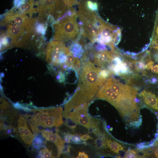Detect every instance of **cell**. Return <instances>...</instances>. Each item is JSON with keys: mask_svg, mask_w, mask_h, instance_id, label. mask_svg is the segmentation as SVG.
I'll return each instance as SVG.
<instances>
[{"mask_svg": "<svg viewBox=\"0 0 158 158\" xmlns=\"http://www.w3.org/2000/svg\"><path fill=\"white\" fill-rule=\"evenodd\" d=\"M101 69L95 66L90 60L83 63L76 90L66 104L63 116L68 117L76 106L87 102L93 97L102 85L99 78Z\"/></svg>", "mask_w": 158, "mask_h": 158, "instance_id": "6da1fadb", "label": "cell"}, {"mask_svg": "<svg viewBox=\"0 0 158 158\" xmlns=\"http://www.w3.org/2000/svg\"><path fill=\"white\" fill-rule=\"evenodd\" d=\"M78 15L80 20V32L83 36L87 38L92 43L96 42L99 30L95 12L88 9L82 4L79 6Z\"/></svg>", "mask_w": 158, "mask_h": 158, "instance_id": "7a4b0ae2", "label": "cell"}, {"mask_svg": "<svg viewBox=\"0 0 158 158\" xmlns=\"http://www.w3.org/2000/svg\"><path fill=\"white\" fill-rule=\"evenodd\" d=\"M78 14L60 19L53 24L54 40L62 42L74 40L79 36L80 30L77 21Z\"/></svg>", "mask_w": 158, "mask_h": 158, "instance_id": "3957f363", "label": "cell"}, {"mask_svg": "<svg viewBox=\"0 0 158 158\" xmlns=\"http://www.w3.org/2000/svg\"><path fill=\"white\" fill-rule=\"evenodd\" d=\"M70 50L66 47L63 42L53 40L48 44L47 49V58L48 62L55 66L64 64L66 55Z\"/></svg>", "mask_w": 158, "mask_h": 158, "instance_id": "277c9868", "label": "cell"}, {"mask_svg": "<svg viewBox=\"0 0 158 158\" xmlns=\"http://www.w3.org/2000/svg\"><path fill=\"white\" fill-rule=\"evenodd\" d=\"M6 25V36L11 39V43L15 46H22L28 41L33 34L25 29L10 23L1 24Z\"/></svg>", "mask_w": 158, "mask_h": 158, "instance_id": "5b68a950", "label": "cell"}, {"mask_svg": "<svg viewBox=\"0 0 158 158\" xmlns=\"http://www.w3.org/2000/svg\"><path fill=\"white\" fill-rule=\"evenodd\" d=\"M36 19L29 17L23 14H17L13 15L6 16L2 21L1 24L10 23L16 25L34 33L35 32Z\"/></svg>", "mask_w": 158, "mask_h": 158, "instance_id": "8992f818", "label": "cell"}, {"mask_svg": "<svg viewBox=\"0 0 158 158\" xmlns=\"http://www.w3.org/2000/svg\"><path fill=\"white\" fill-rule=\"evenodd\" d=\"M138 95L144 107L158 113V93L149 89H145Z\"/></svg>", "mask_w": 158, "mask_h": 158, "instance_id": "52a82bcc", "label": "cell"}, {"mask_svg": "<svg viewBox=\"0 0 158 158\" xmlns=\"http://www.w3.org/2000/svg\"><path fill=\"white\" fill-rule=\"evenodd\" d=\"M88 108L74 110L69 113L68 118L75 124L80 125L89 129L91 119L88 113Z\"/></svg>", "mask_w": 158, "mask_h": 158, "instance_id": "ba28073f", "label": "cell"}, {"mask_svg": "<svg viewBox=\"0 0 158 158\" xmlns=\"http://www.w3.org/2000/svg\"><path fill=\"white\" fill-rule=\"evenodd\" d=\"M115 56L111 52L107 50L97 51L94 54L93 61L99 68L104 69L111 64Z\"/></svg>", "mask_w": 158, "mask_h": 158, "instance_id": "9c48e42d", "label": "cell"}, {"mask_svg": "<svg viewBox=\"0 0 158 158\" xmlns=\"http://www.w3.org/2000/svg\"><path fill=\"white\" fill-rule=\"evenodd\" d=\"M62 108L61 107L51 108L49 117L45 122L43 127H58L63 123L62 118Z\"/></svg>", "mask_w": 158, "mask_h": 158, "instance_id": "30bf717a", "label": "cell"}, {"mask_svg": "<svg viewBox=\"0 0 158 158\" xmlns=\"http://www.w3.org/2000/svg\"><path fill=\"white\" fill-rule=\"evenodd\" d=\"M58 0H44L37 6V11L40 18H45L54 16V12Z\"/></svg>", "mask_w": 158, "mask_h": 158, "instance_id": "8fae6325", "label": "cell"}, {"mask_svg": "<svg viewBox=\"0 0 158 158\" xmlns=\"http://www.w3.org/2000/svg\"><path fill=\"white\" fill-rule=\"evenodd\" d=\"M40 131L44 138L54 143L57 146L58 149L57 157H59L64 149V141L58 134L54 133L52 131L44 130H42Z\"/></svg>", "mask_w": 158, "mask_h": 158, "instance_id": "7c38bea8", "label": "cell"}, {"mask_svg": "<svg viewBox=\"0 0 158 158\" xmlns=\"http://www.w3.org/2000/svg\"><path fill=\"white\" fill-rule=\"evenodd\" d=\"M97 20L99 30L98 36L102 37L113 36L114 38L115 27L106 23L97 15Z\"/></svg>", "mask_w": 158, "mask_h": 158, "instance_id": "4fadbf2b", "label": "cell"}, {"mask_svg": "<svg viewBox=\"0 0 158 158\" xmlns=\"http://www.w3.org/2000/svg\"><path fill=\"white\" fill-rule=\"evenodd\" d=\"M108 147L111 151L116 154H119L120 152H125V145L123 143L108 138L107 140Z\"/></svg>", "mask_w": 158, "mask_h": 158, "instance_id": "5bb4252c", "label": "cell"}, {"mask_svg": "<svg viewBox=\"0 0 158 158\" xmlns=\"http://www.w3.org/2000/svg\"><path fill=\"white\" fill-rule=\"evenodd\" d=\"M69 49L74 56L75 57L80 56L83 52L82 46L77 43L73 44Z\"/></svg>", "mask_w": 158, "mask_h": 158, "instance_id": "9a60e30c", "label": "cell"}, {"mask_svg": "<svg viewBox=\"0 0 158 158\" xmlns=\"http://www.w3.org/2000/svg\"><path fill=\"white\" fill-rule=\"evenodd\" d=\"M85 6L86 8L90 11L94 12L98 11V5L96 2L88 0L86 2Z\"/></svg>", "mask_w": 158, "mask_h": 158, "instance_id": "2e32d148", "label": "cell"}, {"mask_svg": "<svg viewBox=\"0 0 158 158\" xmlns=\"http://www.w3.org/2000/svg\"><path fill=\"white\" fill-rule=\"evenodd\" d=\"M39 156L41 158H52V155L51 150H49L46 147L42 149L39 152Z\"/></svg>", "mask_w": 158, "mask_h": 158, "instance_id": "e0dca14e", "label": "cell"}, {"mask_svg": "<svg viewBox=\"0 0 158 158\" xmlns=\"http://www.w3.org/2000/svg\"><path fill=\"white\" fill-rule=\"evenodd\" d=\"M43 144V139L40 136H35L32 141V145L34 147L38 149L41 147Z\"/></svg>", "mask_w": 158, "mask_h": 158, "instance_id": "ac0fdd59", "label": "cell"}, {"mask_svg": "<svg viewBox=\"0 0 158 158\" xmlns=\"http://www.w3.org/2000/svg\"><path fill=\"white\" fill-rule=\"evenodd\" d=\"M124 158H138V152L137 150H128L123 156Z\"/></svg>", "mask_w": 158, "mask_h": 158, "instance_id": "d6986e66", "label": "cell"}, {"mask_svg": "<svg viewBox=\"0 0 158 158\" xmlns=\"http://www.w3.org/2000/svg\"><path fill=\"white\" fill-rule=\"evenodd\" d=\"M29 123L30 127L35 137L38 136L40 132L39 129L35 125H34L30 122H29Z\"/></svg>", "mask_w": 158, "mask_h": 158, "instance_id": "ffe728a7", "label": "cell"}, {"mask_svg": "<svg viewBox=\"0 0 158 158\" xmlns=\"http://www.w3.org/2000/svg\"><path fill=\"white\" fill-rule=\"evenodd\" d=\"M136 65L139 71H142L145 68V65L144 62L142 61L137 62Z\"/></svg>", "mask_w": 158, "mask_h": 158, "instance_id": "44dd1931", "label": "cell"}, {"mask_svg": "<svg viewBox=\"0 0 158 158\" xmlns=\"http://www.w3.org/2000/svg\"><path fill=\"white\" fill-rule=\"evenodd\" d=\"M80 137L78 134H74L72 135L71 140L75 143H78L81 140Z\"/></svg>", "mask_w": 158, "mask_h": 158, "instance_id": "7402d4cb", "label": "cell"}, {"mask_svg": "<svg viewBox=\"0 0 158 158\" xmlns=\"http://www.w3.org/2000/svg\"><path fill=\"white\" fill-rule=\"evenodd\" d=\"M148 70H150L152 73L158 75V65H152Z\"/></svg>", "mask_w": 158, "mask_h": 158, "instance_id": "603a6c76", "label": "cell"}, {"mask_svg": "<svg viewBox=\"0 0 158 158\" xmlns=\"http://www.w3.org/2000/svg\"><path fill=\"white\" fill-rule=\"evenodd\" d=\"M72 135H71L70 134L66 133L64 137V142H70V140L72 139Z\"/></svg>", "mask_w": 158, "mask_h": 158, "instance_id": "cb8c5ba5", "label": "cell"}, {"mask_svg": "<svg viewBox=\"0 0 158 158\" xmlns=\"http://www.w3.org/2000/svg\"><path fill=\"white\" fill-rule=\"evenodd\" d=\"M77 158H88V155L83 152H79Z\"/></svg>", "mask_w": 158, "mask_h": 158, "instance_id": "d4e9b609", "label": "cell"}, {"mask_svg": "<svg viewBox=\"0 0 158 158\" xmlns=\"http://www.w3.org/2000/svg\"><path fill=\"white\" fill-rule=\"evenodd\" d=\"M81 140L83 141H85L92 138L89 135L85 134L81 136Z\"/></svg>", "mask_w": 158, "mask_h": 158, "instance_id": "484cf974", "label": "cell"}, {"mask_svg": "<svg viewBox=\"0 0 158 158\" xmlns=\"http://www.w3.org/2000/svg\"><path fill=\"white\" fill-rule=\"evenodd\" d=\"M154 154L156 157L158 158V147L155 150L154 152Z\"/></svg>", "mask_w": 158, "mask_h": 158, "instance_id": "4316f807", "label": "cell"}, {"mask_svg": "<svg viewBox=\"0 0 158 158\" xmlns=\"http://www.w3.org/2000/svg\"><path fill=\"white\" fill-rule=\"evenodd\" d=\"M44 0H37V1L36 2V5L37 6L38 4L43 2Z\"/></svg>", "mask_w": 158, "mask_h": 158, "instance_id": "83f0119b", "label": "cell"}, {"mask_svg": "<svg viewBox=\"0 0 158 158\" xmlns=\"http://www.w3.org/2000/svg\"><path fill=\"white\" fill-rule=\"evenodd\" d=\"M156 33L157 35L158 36V26L156 29Z\"/></svg>", "mask_w": 158, "mask_h": 158, "instance_id": "f1b7e54d", "label": "cell"}, {"mask_svg": "<svg viewBox=\"0 0 158 158\" xmlns=\"http://www.w3.org/2000/svg\"><path fill=\"white\" fill-rule=\"evenodd\" d=\"M155 145H158V138H157V141L155 142Z\"/></svg>", "mask_w": 158, "mask_h": 158, "instance_id": "f546056e", "label": "cell"}]
</instances>
